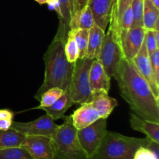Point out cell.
Instances as JSON below:
<instances>
[{
    "mask_svg": "<svg viewBox=\"0 0 159 159\" xmlns=\"http://www.w3.org/2000/svg\"><path fill=\"white\" fill-rule=\"evenodd\" d=\"M113 77L117 82L121 96L134 113L148 120L159 123V99L154 96L132 61L123 57Z\"/></svg>",
    "mask_w": 159,
    "mask_h": 159,
    "instance_id": "cell-1",
    "label": "cell"
},
{
    "mask_svg": "<svg viewBox=\"0 0 159 159\" xmlns=\"http://www.w3.org/2000/svg\"><path fill=\"white\" fill-rule=\"evenodd\" d=\"M65 42L54 39L45 52L44 79L34 96L37 100H40L41 95L49 89L57 87L64 91L69 90L74 64L67 60L64 50Z\"/></svg>",
    "mask_w": 159,
    "mask_h": 159,
    "instance_id": "cell-2",
    "label": "cell"
},
{
    "mask_svg": "<svg viewBox=\"0 0 159 159\" xmlns=\"http://www.w3.org/2000/svg\"><path fill=\"white\" fill-rule=\"evenodd\" d=\"M152 140L125 136L107 130L100 146L89 159H133L140 147H148Z\"/></svg>",
    "mask_w": 159,
    "mask_h": 159,
    "instance_id": "cell-3",
    "label": "cell"
},
{
    "mask_svg": "<svg viewBox=\"0 0 159 159\" xmlns=\"http://www.w3.org/2000/svg\"><path fill=\"white\" fill-rule=\"evenodd\" d=\"M63 120V124L51 137L54 159H89L79 142L71 116H65Z\"/></svg>",
    "mask_w": 159,
    "mask_h": 159,
    "instance_id": "cell-4",
    "label": "cell"
},
{
    "mask_svg": "<svg viewBox=\"0 0 159 159\" xmlns=\"http://www.w3.org/2000/svg\"><path fill=\"white\" fill-rule=\"evenodd\" d=\"M89 57L79 58L74 64L69 94L73 104H82L89 102L93 93L89 84V70L93 61Z\"/></svg>",
    "mask_w": 159,
    "mask_h": 159,
    "instance_id": "cell-5",
    "label": "cell"
},
{
    "mask_svg": "<svg viewBox=\"0 0 159 159\" xmlns=\"http://www.w3.org/2000/svg\"><path fill=\"white\" fill-rule=\"evenodd\" d=\"M124 57L121 47L120 32L110 26L97 59L110 78L114 76L120 62Z\"/></svg>",
    "mask_w": 159,
    "mask_h": 159,
    "instance_id": "cell-6",
    "label": "cell"
},
{
    "mask_svg": "<svg viewBox=\"0 0 159 159\" xmlns=\"http://www.w3.org/2000/svg\"><path fill=\"white\" fill-rule=\"evenodd\" d=\"M107 132V121L103 118H99L85 128L77 130L79 142L89 159L98 150Z\"/></svg>",
    "mask_w": 159,
    "mask_h": 159,
    "instance_id": "cell-7",
    "label": "cell"
},
{
    "mask_svg": "<svg viewBox=\"0 0 159 159\" xmlns=\"http://www.w3.org/2000/svg\"><path fill=\"white\" fill-rule=\"evenodd\" d=\"M59 125L54 123V120L45 114L33 121L26 123L12 121L11 128L24 135H42L52 137Z\"/></svg>",
    "mask_w": 159,
    "mask_h": 159,
    "instance_id": "cell-8",
    "label": "cell"
},
{
    "mask_svg": "<svg viewBox=\"0 0 159 159\" xmlns=\"http://www.w3.org/2000/svg\"><path fill=\"white\" fill-rule=\"evenodd\" d=\"M20 148L26 150L34 159H54L51 137L26 135Z\"/></svg>",
    "mask_w": 159,
    "mask_h": 159,
    "instance_id": "cell-9",
    "label": "cell"
},
{
    "mask_svg": "<svg viewBox=\"0 0 159 159\" xmlns=\"http://www.w3.org/2000/svg\"><path fill=\"white\" fill-rule=\"evenodd\" d=\"M145 29L143 26H134L128 30L120 31L121 47L124 57L132 61L141 50L144 40Z\"/></svg>",
    "mask_w": 159,
    "mask_h": 159,
    "instance_id": "cell-10",
    "label": "cell"
},
{
    "mask_svg": "<svg viewBox=\"0 0 159 159\" xmlns=\"http://www.w3.org/2000/svg\"><path fill=\"white\" fill-rule=\"evenodd\" d=\"M132 62L138 73L148 84L155 98L159 99V83L157 82L154 75L149 54L147 51L144 41L139 52L138 53L136 57L132 60Z\"/></svg>",
    "mask_w": 159,
    "mask_h": 159,
    "instance_id": "cell-11",
    "label": "cell"
},
{
    "mask_svg": "<svg viewBox=\"0 0 159 159\" xmlns=\"http://www.w3.org/2000/svg\"><path fill=\"white\" fill-rule=\"evenodd\" d=\"M61 6V16L59 17V24L57 33L54 39L66 40L67 34L69 31L70 22L79 7L76 0H58Z\"/></svg>",
    "mask_w": 159,
    "mask_h": 159,
    "instance_id": "cell-12",
    "label": "cell"
},
{
    "mask_svg": "<svg viewBox=\"0 0 159 159\" xmlns=\"http://www.w3.org/2000/svg\"><path fill=\"white\" fill-rule=\"evenodd\" d=\"M111 78L107 74L102 64L98 59L93 61L89 70V84L92 93H109Z\"/></svg>",
    "mask_w": 159,
    "mask_h": 159,
    "instance_id": "cell-13",
    "label": "cell"
},
{
    "mask_svg": "<svg viewBox=\"0 0 159 159\" xmlns=\"http://www.w3.org/2000/svg\"><path fill=\"white\" fill-rule=\"evenodd\" d=\"M95 24L105 30L109 24L111 14L113 0H89Z\"/></svg>",
    "mask_w": 159,
    "mask_h": 159,
    "instance_id": "cell-14",
    "label": "cell"
},
{
    "mask_svg": "<svg viewBox=\"0 0 159 159\" xmlns=\"http://www.w3.org/2000/svg\"><path fill=\"white\" fill-rule=\"evenodd\" d=\"M71 118L74 127L77 130H81L91 125L100 117L90 102H85L71 115Z\"/></svg>",
    "mask_w": 159,
    "mask_h": 159,
    "instance_id": "cell-15",
    "label": "cell"
},
{
    "mask_svg": "<svg viewBox=\"0 0 159 159\" xmlns=\"http://www.w3.org/2000/svg\"><path fill=\"white\" fill-rule=\"evenodd\" d=\"M130 124L134 130L144 134L149 139L159 144V123L152 122L134 113H130Z\"/></svg>",
    "mask_w": 159,
    "mask_h": 159,
    "instance_id": "cell-16",
    "label": "cell"
},
{
    "mask_svg": "<svg viewBox=\"0 0 159 159\" xmlns=\"http://www.w3.org/2000/svg\"><path fill=\"white\" fill-rule=\"evenodd\" d=\"M90 104L99 113V117L107 119L112 112L117 107L118 102L113 98L110 97L108 93L99 92L93 93Z\"/></svg>",
    "mask_w": 159,
    "mask_h": 159,
    "instance_id": "cell-17",
    "label": "cell"
},
{
    "mask_svg": "<svg viewBox=\"0 0 159 159\" xmlns=\"http://www.w3.org/2000/svg\"><path fill=\"white\" fill-rule=\"evenodd\" d=\"M105 30L96 24L89 30L88 47L85 57L90 59H97L103 43Z\"/></svg>",
    "mask_w": 159,
    "mask_h": 159,
    "instance_id": "cell-18",
    "label": "cell"
},
{
    "mask_svg": "<svg viewBox=\"0 0 159 159\" xmlns=\"http://www.w3.org/2000/svg\"><path fill=\"white\" fill-rule=\"evenodd\" d=\"M72 105L74 104L70 97L69 90H65L61 97L54 103L50 107H44L40 110H44L46 114L51 116L54 120H56L63 119L65 117V113Z\"/></svg>",
    "mask_w": 159,
    "mask_h": 159,
    "instance_id": "cell-19",
    "label": "cell"
},
{
    "mask_svg": "<svg viewBox=\"0 0 159 159\" xmlns=\"http://www.w3.org/2000/svg\"><path fill=\"white\" fill-rule=\"evenodd\" d=\"M95 25L93 12L89 5L75 13L70 22V30H89Z\"/></svg>",
    "mask_w": 159,
    "mask_h": 159,
    "instance_id": "cell-20",
    "label": "cell"
},
{
    "mask_svg": "<svg viewBox=\"0 0 159 159\" xmlns=\"http://www.w3.org/2000/svg\"><path fill=\"white\" fill-rule=\"evenodd\" d=\"M25 136L12 128L7 130H0V150L20 147Z\"/></svg>",
    "mask_w": 159,
    "mask_h": 159,
    "instance_id": "cell-21",
    "label": "cell"
},
{
    "mask_svg": "<svg viewBox=\"0 0 159 159\" xmlns=\"http://www.w3.org/2000/svg\"><path fill=\"white\" fill-rule=\"evenodd\" d=\"M159 21V9L150 0H144L143 27L145 30H154L155 24Z\"/></svg>",
    "mask_w": 159,
    "mask_h": 159,
    "instance_id": "cell-22",
    "label": "cell"
},
{
    "mask_svg": "<svg viewBox=\"0 0 159 159\" xmlns=\"http://www.w3.org/2000/svg\"><path fill=\"white\" fill-rule=\"evenodd\" d=\"M133 0H116V2L112 6L110 26L120 31V20L124 11L131 5Z\"/></svg>",
    "mask_w": 159,
    "mask_h": 159,
    "instance_id": "cell-23",
    "label": "cell"
},
{
    "mask_svg": "<svg viewBox=\"0 0 159 159\" xmlns=\"http://www.w3.org/2000/svg\"><path fill=\"white\" fill-rule=\"evenodd\" d=\"M74 37L79 51V58H83L85 57L88 47L89 30L76 29L70 30Z\"/></svg>",
    "mask_w": 159,
    "mask_h": 159,
    "instance_id": "cell-24",
    "label": "cell"
},
{
    "mask_svg": "<svg viewBox=\"0 0 159 159\" xmlns=\"http://www.w3.org/2000/svg\"><path fill=\"white\" fill-rule=\"evenodd\" d=\"M64 50H65V54L67 60L71 64L75 63L76 61L79 58V51L74 37L70 30L67 34Z\"/></svg>",
    "mask_w": 159,
    "mask_h": 159,
    "instance_id": "cell-25",
    "label": "cell"
},
{
    "mask_svg": "<svg viewBox=\"0 0 159 159\" xmlns=\"http://www.w3.org/2000/svg\"><path fill=\"white\" fill-rule=\"evenodd\" d=\"M63 93L64 90L60 88H57V87L49 89L41 95L40 100H39L40 103L38 107H36V109H42L44 107H50L61 97Z\"/></svg>",
    "mask_w": 159,
    "mask_h": 159,
    "instance_id": "cell-26",
    "label": "cell"
},
{
    "mask_svg": "<svg viewBox=\"0 0 159 159\" xmlns=\"http://www.w3.org/2000/svg\"><path fill=\"white\" fill-rule=\"evenodd\" d=\"M0 159H34L22 148H12L1 149Z\"/></svg>",
    "mask_w": 159,
    "mask_h": 159,
    "instance_id": "cell-27",
    "label": "cell"
},
{
    "mask_svg": "<svg viewBox=\"0 0 159 159\" xmlns=\"http://www.w3.org/2000/svg\"><path fill=\"white\" fill-rule=\"evenodd\" d=\"M134 20L132 27L143 26V12H144V0H133L131 2Z\"/></svg>",
    "mask_w": 159,
    "mask_h": 159,
    "instance_id": "cell-28",
    "label": "cell"
},
{
    "mask_svg": "<svg viewBox=\"0 0 159 159\" xmlns=\"http://www.w3.org/2000/svg\"><path fill=\"white\" fill-rule=\"evenodd\" d=\"M144 41L149 55L154 51L159 49V43L157 42L156 39H155L154 30H145Z\"/></svg>",
    "mask_w": 159,
    "mask_h": 159,
    "instance_id": "cell-29",
    "label": "cell"
},
{
    "mask_svg": "<svg viewBox=\"0 0 159 159\" xmlns=\"http://www.w3.org/2000/svg\"><path fill=\"white\" fill-rule=\"evenodd\" d=\"M134 16L133 12H132L131 6H129L123 14L120 20V31L121 30H128L132 27L133 24Z\"/></svg>",
    "mask_w": 159,
    "mask_h": 159,
    "instance_id": "cell-30",
    "label": "cell"
},
{
    "mask_svg": "<svg viewBox=\"0 0 159 159\" xmlns=\"http://www.w3.org/2000/svg\"><path fill=\"white\" fill-rule=\"evenodd\" d=\"M133 159H158V154L147 147H140L134 153Z\"/></svg>",
    "mask_w": 159,
    "mask_h": 159,
    "instance_id": "cell-31",
    "label": "cell"
},
{
    "mask_svg": "<svg viewBox=\"0 0 159 159\" xmlns=\"http://www.w3.org/2000/svg\"><path fill=\"white\" fill-rule=\"evenodd\" d=\"M151 65L153 70L154 75L156 79L157 82L159 83V49L154 51L149 55Z\"/></svg>",
    "mask_w": 159,
    "mask_h": 159,
    "instance_id": "cell-32",
    "label": "cell"
},
{
    "mask_svg": "<svg viewBox=\"0 0 159 159\" xmlns=\"http://www.w3.org/2000/svg\"><path fill=\"white\" fill-rule=\"evenodd\" d=\"M47 4L49 5L50 7H51L53 9L56 11L59 18L61 16V6L58 0H48Z\"/></svg>",
    "mask_w": 159,
    "mask_h": 159,
    "instance_id": "cell-33",
    "label": "cell"
},
{
    "mask_svg": "<svg viewBox=\"0 0 159 159\" xmlns=\"http://www.w3.org/2000/svg\"><path fill=\"white\" fill-rule=\"evenodd\" d=\"M12 119H0V130H7L11 128Z\"/></svg>",
    "mask_w": 159,
    "mask_h": 159,
    "instance_id": "cell-34",
    "label": "cell"
},
{
    "mask_svg": "<svg viewBox=\"0 0 159 159\" xmlns=\"http://www.w3.org/2000/svg\"><path fill=\"white\" fill-rule=\"evenodd\" d=\"M13 113L8 110H0V119H12Z\"/></svg>",
    "mask_w": 159,
    "mask_h": 159,
    "instance_id": "cell-35",
    "label": "cell"
},
{
    "mask_svg": "<svg viewBox=\"0 0 159 159\" xmlns=\"http://www.w3.org/2000/svg\"><path fill=\"white\" fill-rule=\"evenodd\" d=\"M76 2H77L79 10H80V9H82L84 6L88 5L89 0H76Z\"/></svg>",
    "mask_w": 159,
    "mask_h": 159,
    "instance_id": "cell-36",
    "label": "cell"
},
{
    "mask_svg": "<svg viewBox=\"0 0 159 159\" xmlns=\"http://www.w3.org/2000/svg\"><path fill=\"white\" fill-rule=\"evenodd\" d=\"M150 1L157 9H159V0H150Z\"/></svg>",
    "mask_w": 159,
    "mask_h": 159,
    "instance_id": "cell-37",
    "label": "cell"
},
{
    "mask_svg": "<svg viewBox=\"0 0 159 159\" xmlns=\"http://www.w3.org/2000/svg\"><path fill=\"white\" fill-rule=\"evenodd\" d=\"M34 1H36L37 2H38L39 4L43 5V4H47L48 0H34Z\"/></svg>",
    "mask_w": 159,
    "mask_h": 159,
    "instance_id": "cell-38",
    "label": "cell"
},
{
    "mask_svg": "<svg viewBox=\"0 0 159 159\" xmlns=\"http://www.w3.org/2000/svg\"><path fill=\"white\" fill-rule=\"evenodd\" d=\"M116 0H113V6L114 5V3L116 2Z\"/></svg>",
    "mask_w": 159,
    "mask_h": 159,
    "instance_id": "cell-39",
    "label": "cell"
}]
</instances>
